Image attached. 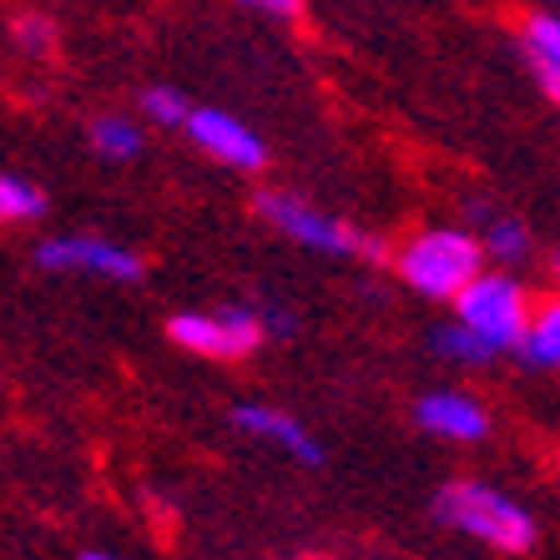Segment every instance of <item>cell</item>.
<instances>
[{
  "label": "cell",
  "instance_id": "obj_1",
  "mask_svg": "<svg viewBox=\"0 0 560 560\" xmlns=\"http://www.w3.org/2000/svg\"><path fill=\"white\" fill-rule=\"evenodd\" d=\"M434 515L450 530H465L475 540H485V546L510 550V556H521V550H530L540 540V525H535L530 510L515 505L510 495H500L495 485H480V480L444 485L440 500H434Z\"/></svg>",
  "mask_w": 560,
  "mask_h": 560
},
{
  "label": "cell",
  "instance_id": "obj_2",
  "mask_svg": "<svg viewBox=\"0 0 560 560\" xmlns=\"http://www.w3.org/2000/svg\"><path fill=\"white\" fill-rule=\"evenodd\" d=\"M480 243L459 228H434V233H419L405 253H399V278H405L415 293L424 299H455L469 278L480 273Z\"/></svg>",
  "mask_w": 560,
  "mask_h": 560
},
{
  "label": "cell",
  "instance_id": "obj_3",
  "mask_svg": "<svg viewBox=\"0 0 560 560\" xmlns=\"http://www.w3.org/2000/svg\"><path fill=\"white\" fill-rule=\"evenodd\" d=\"M455 324H465L469 334L490 349H515L525 318H530V299H525L521 278L510 273H475L455 299Z\"/></svg>",
  "mask_w": 560,
  "mask_h": 560
},
{
  "label": "cell",
  "instance_id": "obj_4",
  "mask_svg": "<svg viewBox=\"0 0 560 560\" xmlns=\"http://www.w3.org/2000/svg\"><path fill=\"white\" fill-rule=\"evenodd\" d=\"M253 208H258L262 222H273L278 233H288L293 243H303V248L343 253V258H369V262L384 258V243H378V237L359 233V228H349V222H339V218H324V212L308 208V202L293 192H258Z\"/></svg>",
  "mask_w": 560,
  "mask_h": 560
},
{
  "label": "cell",
  "instance_id": "obj_5",
  "mask_svg": "<svg viewBox=\"0 0 560 560\" xmlns=\"http://www.w3.org/2000/svg\"><path fill=\"white\" fill-rule=\"evenodd\" d=\"M172 343H183L208 359H243L262 343V324L253 308H222V313H177L167 324Z\"/></svg>",
  "mask_w": 560,
  "mask_h": 560
},
{
  "label": "cell",
  "instance_id": "obj_6",
  "mask_svg": "<svg viewBox=\"0 0 560 560\" xmlns=\"http://www.w3.org/2000/svg\"><path fill=\"white\" fill-rule=\"evenodd\" d=\"M40 268H86V273H102V278H117V283H137L142 278V258L127 253L121 243H106V237H51L40 243L36 253Z\"/></svg>",
  "mask_w": 560,
  "mask_h": 560
},
{
  "label": "cell",
  "instance_id": "obj_7",
  "mask_svg": "<svg viewBox=\"0 0 560 560\" xmlns=\"http://www.w3.org/2000/svg\"><path fill=\"white\" fill-rule=\"evenodd\" d=\"M187 131H192V142L202 147L208 156H218V162H228V167H243V172H258L262 167V142L253 137L248 127L237 117H228V112H212V106H202V112H187L183 121Z\"/></svg>",
  "mask_w": 560,
  "mask_h": 560
},
{
  "label": "cell",
  "instance_id": "obj_8",
  "mask_svg": "<svg viewBox=\"0 0 560 560\" xmlns=\"http://www.w3.org/2000/svg\"><path fill=\"white\" fill-rule=\"evenodd\" d=\"M415 419L424 424L430 434H440V440H455V444H469V440H485L490 434V415H485V405H475L469 394H424L415 405Z\"/></svg>",
  "mask_w": 560,
  "mask_h": 560
},
{
  "label": "cell",
  "instance_id": "obj_9",
  "mask_svg": "<svg viewBox=\"0 0 560 560\" xmlns=\"http://www.w3.org/2000/svg\"><path fill=\"white\" fill-rule=\"evenodd\" d=\"M233 424H237V430H248V434H262V440H273L278 450H288V455L303 459V465H318V459H324L318 440L303 430L299 419L278 415V409H268V405H237L233 409Z\"/></svg>",
  "mask_w": 560,
  "mask_h": 560
},
{
  "label": "cell",
  "instance_id": "obj_10",
  "mask_svg": "<svg viewBox=\"0 0 560 560\" xmlns=\"http://www.w3.org/2000/svg\"><path fill=\"white\" fill-rule=\"evenodd\" d=\"M521 51H525V61H530L535 81H540V92L556 102V96H560V21H556V11L525 15Z\"/></svg>",
  "mask_w": 560,
  "mask_h": 560
},
{
  "label": "cell",
  "instance_id": "obj_11",
  "mask_svg": "<svg viewBox=\"0 0 560 560\" xmlns=\"http://www.w3.org/2000/svg\"><path fill=\"white\" fill-rule=\"evenodd\" d=\"M515 349H521L525 369H556V359H560V303L556 299L540 303V308L525 318Z\"/></svg>",
  "mask_w": 560,
  "mask_h": 560
},
{
  "label": "cell",
  "instance_id": "obj_12",
  "mask_svg": "<svg viewBox=\"0 0 560 560\" xmlns=\"http://www.w3.org/2000/svg\"><path fill=\"white\" fill-rule=\"evenodd\" d=\"M469 212L475 218H485V237H475L480 243V253H495V262H521L525 253H530V233H525V222H515V218H490L485 208H475L469 202Z\"/></svg>",
  "mask_w": 560,
  "mask_h": 560
},
{
  "label": "cell",
  "instance_id": "obj_13",
  "mask_svg": "<svg viewBox=\"0 0 560 560\" xmlns=\"http://www.w3.org/2000/svg\"><path fill=\"white\" fill-rule=\"evenodd\" d=\"M92 147H96V156H106V162H131V156L142 152V131H137V121H127V117H102L92 127Z\"/></svg>",
  "mask_w": 560,
  "mask_h": 560
},
{
  "label": "cell",
  "instance_id": "obj_14",
  "mask_svg": "<svg viewBox=\"0 0 560 560\" xmlns=\"http://www.w3.org/2000/svg\"><path fill=\"white\" fill-rule=\"evenodd\" d=\"M46 212V197L36 183L15 177V172H0V222H31Z\"/></svg>",
  "mask_w": 560,
  "mask_h": 560
},
{
  "label": "cell",
  "instance_id": "obj_15",
  "mask_svg": "<svg viewBox=\"0 0 560 560\" xmlns=\"http://www.w3.org/2000/svg\"><path fill=\"white\" fill-rule=\"evenodd\" d=\"M434 349H440L444 359H455V364H485V359L495 353L490 343L475 339L465 324H440L434 328Z\"/></svg>",
  "mask_w": 560,
  "mask_h": 560
},
{
  "label": "cell",
  "instance_id": "obj_16",
  "mask_svg": "<svg viewBox=\"0 0 560 560\" xmlns=\"http://www.w3.org/2000/svg\"><path fill=\"white\" fill-rule=\"evenodd\" d=\"M11 36L21 40V51L51 56V46H56V21H51V15L26 11V15H15V21H11Z\"/></svg>",
  "mask_w": 560,
  "mask_h": 560
},
{
  "label": "cell",
  "instance_id": "obj_17",
  "mask_svg": "<svg viewBox=\"0 0 560 560\" xmlns=\"http://www.w3.org/2000/svg\"><path fill=\"white\" fill-rule=\"evenodd\" d=\"M142 112L156 127H183L192 106H187L183 92H172V86H152V92H142Z\"/></svg>",
  "mask_w": 560,
  "mask_h": 560
},
{
  "label": "cell",
  "instance_id": "obj_18",
  "mask_svg": "<svg viewBox=\"0 0 560 560\" xmlns=\"http://www.w3.org/2000/svg\"><path fill=\"white\" fill-rule=\"evenodd\" d=\"M243 5H253L262 15H278V21H299L303 15V0H243Z\"/></svg>",
  "mask_w": 560,
  "mask_h": 560
},
{
  "label": "cell",
  "instance_id": "obj_19",
  "mask_svg": "<svg viewBox=\"0 0 560 560\" xmlns=\"http://www.w3.org/2000/svg\"><path fill=\"white\" fill-rule=\"evenodd\" d=\"M81 560H121V556H106V550H86Z\"/></svg>",
  "mask_w": 560,
  "mask_h": 560
}]
</instances>
